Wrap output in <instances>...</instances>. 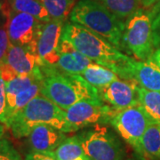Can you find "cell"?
I'll list each match as a JSON object with an SVG mask.
<instances>
[{"instance_id":"cell-3","label":"cell","mask_w":160,"mask_h":160,"mask_svg":"<svg viewBox=\"0 0 160 160\" xmlns=\"http://www.w3.org/2000/svg\"><path fill=\"white\" fill-rule=\"evenodd\" d=\"M69 20L104 38L120 51L126 50L123 43L125 21L97 0H79L70 12Z\"/></svg>"},{"instance_id":"cell-14","label":"cell","mask_w":160,"mask_h":160,"mask_svg":"<svg viewBox=\"0 0 160 160\" xmlns=\"http://www.w3.org/2000/svg\"><path fill=\"white\" fill-rule=\"evenodd\" d=\"M27 141L31 151L51 153L67 138L66 132L50 125H38L29 132Z\"/></svg>"},{"instance_id":"cell-19","label":"cell","mask_w":160,"mask_h":160,"mask_svg":"<svg viewBox=\"0 0 160 160\" xmlns=\"http://www.w3.org/2000/svg\"><path fill=\"white\" fill-rule=\"evenodd\" d=\"M42 78L43 75L41 72V69H39L30 74L17 75L11 80L6 82L7 108L11 105L18 93L27 89L32 84H34L36 81L42 79Z\"/></svg>"},{"instance_id":"cell-23","label":"cell","mask_w":160,"mask_h":160,"mask_svg":"<svg viewBox=\"0 0 160 160\" xmlns=\"http://www.w3.org/2000/svg\"><path fill=\"white\" fill-rule=\"evenodd\" d=\"M12 10L29 13L41 22H49L52 18L39 0H10Z\"/></svg>"},{"instance_id":"cell-13","label":"cell","mask_w":160,"mask_h":160,"mask_svg":"<svg viewBox=\"0 0 160 160\" xmlns=\"http://www.w3.org/2000/svg\"><path fill=\"white\" fill-rule=\"evenodd\" d=\"M2 63L16 76L33 73L42 66L38 51L31 47L15 46L11 43Z\"/></svg>"},{"instance_id":"cell-25","label":"cell","mask_w":160,"mask_h":160,"mask_svg":"<svg viewBox=\"0 0 160 160\" xmlns=\"http://www.w3.org/2000/svg\"><path fill=\"white\" fill-rule=\"evenodd\" d=\"M151 19L155 50L160 47V0H158L149 11Z\"/></svg>"},{"instance_id":"cell-5","label":"cell","mask_w":160,"mask_h":160,"mask_svg":"<svg viewBox=\"0 0 160 160\" xmlns=\"http://www.w3.org/2000/svg\"><path fill=\"white\" fill-rule=\"evenodd\" d=\"M123 43L126 51L139 60L146 61L150 58L155 46L149 11L142 8L126 20Z\"/></svg>"},{"instance_id":"cell-12","label":"cell","mask_w":160,"mask_h":160,"mask_svg":"<svg viewBox=\"0 0 160 160\" xmlns=\"http://www.w3.org/2000/svg\"><path fill=\"white\" fill-rule=\"evenodd\" d=\"M120 78L133 81L147 90L160 91V68L150 59L135 61L131 58Z\"/></svg>"},{"instance_id":"cell-29","label":"cell","mask_w":160,"mask_h":160,"mask_svg":"<svg viewBox=\"0 0 160 160\" xmlns=\"http://www.w3.org/2000/svg\"><path fill=\"white\" fill-rule=\"evenodd\" d=\"M25 160H56L52 155L41 153V152H36V151H30L29 153L26 155Z\"/></svg>"},{"instance_id":"cell-10","label":"cell","mask_w":160,"mask_h":160,"mask_svg":"<svg viewBox=\"0 0 160 160\" xmlns=\"http://www.w3.org/2000/svg\"><path fill=\"white\" fill-rule=\"evenodd\" d=\"M138 86L133 81L118 78L98 92L102 102L115 110H122L140 103Z\"/></svg>"},{"instance_id":"cell-24","label":"cell","mask_w":160,"mask_h":160,"mask_svg":"<svg viewBox=\"0 0 160 160\" xmlns=\"http://www.w3.org/2000/svg\"><path fill=\"white\" fill-rule=\"evenodd\" d=\"M52 19L66 21L73 8L74 0H39Z\"/></svg>"},{"instance_id":"cell-8","label":"cell","mask_w":160,"mask_h":160,"mask_svg":"<svg viewBox=\"0 0 160 160\" xmlns=\"http://www.w3.org/2000/svg\"><path fill=\"white\" fill-rule=\"evenodd\" d=\"M116 111L102 101L83 100L71 105L65 113L69 125L77 132L89 126L109 124Z\"/></svg>"},{"instance_id":"cell-22","label":"cell","mask_w":160,"mask_h":160,"mask_svg":"<svg viewBox=\"0 0 160 160\" xmlns=\"http://www.w3.org/2000/svg\"><path fill=\"white\" fill-rule=\"evenodd\" d=\"M118 18L125 21L144 8L141 0H97Z\"/></svg>"},{"instance_id":"cell-11","label":"cell","mask_w":160,"mask_h":160,"mask_svg":"<svg viewBox=\"0 0 160 160\" xmlns=\"http://www.w3.org/2000/svg\"><path fill=\"white\" fill-rule=\"evenodd\" d=\"M64 25L65 21L58 19L44 23L38 41V53L42 65L56 67Z\"/></svg>"},{"instance_id":"cell-31","label":"cell","mask_w":160,"mask_h":160,"mask_svg":"<svg viewBox=\"0 0 160 160\" xmlns=\"http://www.w3.org/2000/svg\"><path fill=\"white\" fill-rule=\"evenodd\" d=\"M141 1L142 3V6H144V8H149V7H151L153 6L158 0H141Z\"/></svg>"},{"instance_id":"cell-2","label":"cell","mask_w":160,"mask_h":160,"mask_svg":"<svg viewBox=\"0 0 160 160\" xmlns=\"http://www.w3.org/2000/svg\"><path fill=\"white\" fill-rule=\"evenodd\" d=\"M62 38L93 62L114 71L118 78L131 59L104 38L77 23L65 22Z\"/></svg>"},{"instance_id":"cell-16","label":"cell","mask_w":160,"mask_h":160,"mask_svg":"<svg viewBox=\"0 0 160 160\" xmlns=\"http://www.w3.org/2000/svg\"><path fill=\"white\" fill-rule=\"evenodd\" d=\"M136 155L141 160H160V124H149Z\"/></svg>"},{"instance_id":"cell-27","label":"cell","mask_w":160,"mask_h":160,"mask_svg":"<svg viewBox=\"0 0 160 160\" xmlns=\"http://www.w3.org/2000/svg\"><path fill=\"white\" fill-rule=\"evenodd\" d=\"M0 123L5 126L7 123V101H6V81L0 76Z\"/></svg>"},{"instance_id":"cell-9","label":"cell","mask_w":160,"mask_h":160,"mask_svg":"<svg viewBox=\"0 0 160 160\" xmlns=\"http://www.w3.org/2000/svg\"><path fill=\"white\" fill-rule=\"evenodd\" d=\"M44 23L29 13L12 10L6 22L10 43L31 47L38 51V41Z\"/></svg>"},{"instance_id":"cell-15","label":"cell","mask_w":160,"mask_h":160,"mask_svg":"<svg viewBox=\"0 0 160 160\" xmlns=\"http://www.w3.org/2000/svg\"><path fill=\"white\" fill-rule=\"evenodd\" d=\"M93 62L86 55L78 51L68 40H61L60 52L56 68L64 73L82 75L84 70Z\"/></svg>"},{"instance_id":"cell-6","label":"cell","mask_w":160,"mask_h":160,"mask_svg":"<svg viewBox=\"0 0 160 160\" xmlns=\"http://www.w3.org/2000/svg\"><path fill=\"white\" fill-rule=\"evenodd\" d=\"M90 160H125L126 149L113 132L96 127L78 134Z\"/></svg>"},{"instance_id":"cell-20","label":"cell","mask_w":160,"mask_h":160,"mask_svg":"<svg viewBox=\"0 0 160 160\" xmlns=\"http://www.w3.org/2000/svg\"><path fill=\"white\" fill-rule=\"evenodd\" d=\"M139 102L152 123L160 124V91L147 90L138 86Z\"/></svg>"},{"instance_id":"cell-18","label":"cell","mask_w":160,"mask_h":160,"mask_svg":"<svg viewBox=\"0 0 160 160\" xmlns=\"http://www.w3.org/2000/svg\"><path fill=\"white\" fill-rule=\"evenodd\" d=\"M81 76L97 90L119 78L118 76L111 69L95 62L90 64Z\"/></svg>"},{"instance_id":"cell-30","label":"cell","mask_w":160,"mask_h":160,"mask_svg":"<svg viewBox=\"0 0 160 160\" xmlns=\"http://www.w3.org/2000/svg\"><path fill=\"white\" fill-rule=\"evenodd\" d=\"M151 61H153L158 67L160 68V47L157 48L154 51V52L152 53V55L149 58Z\"/></svg>"},{"instance_id":"cell-32","label":"cell","mask_w":160,"mask_h":160,"mask_svg":"<svg viewBox=\"0 0 160 160\" xmlns=\"http://www.w3.org/2000/svg\"><path fill=\"white\" fill-rule=\"evenodd\" d=\"M5 132H6V127L4 126V124H0V141L5 137Z\"/></svg>"},{"instance_id":"cell-17","label":"cell","mask_w":160,"mask_h":160,"mask_svg":"<svg viewBox=\"0 0 160 160\" xmlns=\"http://www.w3.org/2000/svg\"><path fill=\"white\" fill-rule=\"evenodd\" d=\"M52 155L56 160H90L82 146L78 135L67 137Z\"/></svg>"},{"instance_id":"cell-1","label":"cell","mask_w":160,"mask_h":160,"mask_svg":"<svg viewBox=\"0 0 160 160\" xmlns=\"http://www.w3.org/2000/svg\"><path fill=\"white\" fill-rule=\"evenodd\" d=\"M40 69L43 75L40 94L63 110L83 100L102 101L97 89L81 75L64 73L47 65H42Z\"/></svg>"},{"instance_id":"cell-21","label":"cell","mask_w":160,"mask_h":160,"mask_svg":"<svg viewBox=\"0 0 160 160\" xmlns=\"http://www.w3.org/2000/svg\"><path fill=\"white\" fill-rule=\"evenodd\" d=\"M41 80L42 79L36 81L34 84H32L27 89L23 90L22 92H21L20 93H18L15 96L13 102L7 108V123L6 125V128H9L12 120L15 117V115L19 113L32 99H34L36 96L40 94Z\"/></svg>"},{"instance_id":"cell-7","label":"cell","mask_w":160,"mask_h":160,"mask_svg":"<svg viewBox=\"0 0 160 160\" xmlns=\"http://www.w3.org/2000/svg\"><path fill=\"white\" fill-rule=\"evenodd\" d=\"M150 123L151 121L140 103L127 109L117 110L109 121V125L135 153L139 151L142 137Z\"/></svg>"},{"instance_id":"cell-28","label":"cell","mask_w":160,"mask_h":160,"mask_svg":"<svg viewBox=\"0 0 160 160\" xmlns=\"http://www.w3.org/2000/svg\"><path fill=\"white\" fill-rule=\"evenodd\" d=\"M9 46H10V39H9L6 24L0 27V63L4 61L6 57Z\"/></svg>"},{"instance_id":"cell-4","label":"cell","mask_w":160,"mask_h":160,"mask_svg":"<svg viewBox=\"0 0 160 160\" xmlns=\"http://www.w3.org/2000/svg\"><path fill=\"white\" fill-rule=\"evenodd\" d=\"M50 125L64 132H72L73 128L66 118L65 110L49 99L38 94L32 99L12 120L9 129L16 139L27 137L35 126Z\"/></svg>"},{"instance_id":"cell-26","label":"cell","mask_w":160,"mask_h":160,"mask_svg":"<svg viewBox=\"0 0 160 160\" xmlns=\"http://www.w3.org/2000/svg\"><path fill=\"white\" fill-rule=\"evenodd\" d=\"M0 160H22V157L6 138L0 141Z\"/></svg>"},{"instance_id":"cell-33","label":"cell","mask_w":160,"mask_h":160,"mask_svg":"<svg viewBox=\"0 0 160 160\" xmlns=\"http://www.w3.org/2000/svg\"><path fill=\"white\" fill-rule=\"evenodd\" d=\"M126 160H132V159H126Z\"/></svg>"}]
</instances>
